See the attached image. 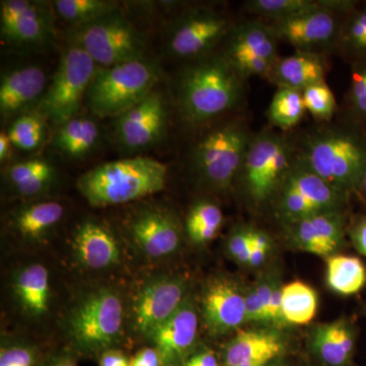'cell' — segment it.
Returning a JSON list of instances; mask_svg holds the SVG:
<instances>
[{
	"instance_id": "cell-1",
	"label": "cell",
	"mask_w": 366,
	"mask_h": 366,
	"mask_svg": "<svg viewBox=\"0 0 366 366\" xmlns=\"http://www.w3.org/2000/svg\"><path fill=\"white\" fill-rule=\"evenodd\" d=\"M243 78L225 55L207 54L192 59L177 79V104L192 124L211 122L242 101Z\"/></svg>"
},
{
	"instance_id": "cell-2",
	"label": "cell",
	"mask_w": 366,
	"mask_h": 366,
	"mask_svg": "<svg viewBox=\"0 0 366 366\" xmlns=\"http://www.w3.org/2000/svg\"><path fill=\"white\" fill-rule=\"evenodd\" d=\"M167 166L150 157L137 156L96 166L81 175L78 189L93 207L131 203L165 187Z\"/></svg>"
},
{
	"instance_id": "cell-3",
	"label": "cell",
	"mask_w": 366,
	"mask_h": 366,
	"mask_svg": "<svg viewBox=\"0 0 366 366\" xmlns=\"http://www.w3.org/2000/svg\"><path fill=\"white\" fill-rule=\"evenodd\" d=\"M159 79L160 69L147 59L113 66H98L85 101L96 117L117 118L154 91Z\"/></svg>"
},
{
	"instance_id": "cell-4",
	"label": "cell",
	"mask_w": 366,
	"mask_h": 366,
	"mask_svg": "<svg viewBox=\"0 0 366 366\" xmlns=\"http://www.w3.org/2000/svg\"><path fill=\"white\" fill-rule=\"evenodd\" d=\"M300 158L342 194L360 185L366 168V151L360 141L346 132L333 129L308 137Z\"/></svg>"
},
{
	"instance_id": "cell-5",
	"label": "cell",
	"mask_w": 366,
	"mask_h": 366,
	"mask_svg": "<svg viewBox=\"0 0 366 366\" xmlns=\"http://www.w3.org/2000/svg\"><path fill=\"white\" fill-rule=\"evenodd\" d=\"M252 139L240 122H226L207 132L192 151V165L197 177L211 189H230Z\"/></svg>"
},
{
	"instance_id": "cell-6",
	"label": "cell",
	"mask_w": 366,
	"mask_h": 366,
	"mask_svg": "<svg viewBox=\"0 0 366 366\" xmlns=\"http://www.w3.org/2000/svg\"><path fill=\"white\" fill-rule=\"evenodd\" d=\"M298 156L286 137L264 132L250 141L238 177L250 201L261 204L280 189Z\"/></svg>"
},
{
	"instance_id": "cell-7",
	"label": "cell",
	"mask_w": 366,
	"mask_h": 366,
	"mask_svg": "<svg viewBox=\"0 0 366 366\" xmlns=\"http://www.w3.org/2000/svg\"><path fill=\"white\" fill-rule=\"evenodd\" d=\"M97 69L90 55L71 43L62 53L59 67L36 112L56 127L79 117Z\"/></svg>"
},
{
	"instance_id": "cell-8",
	"label": "cell",
	"mask_w": 366,
	"mask_h": 366,
	"mask_svg": "<svg viewBox=\"0 0 366 366\" xmlns=\"http://www.w3.org/2000/svg\"><path fill=\"white\" fill-rule=\"evenodd\" d=\"M71 43L85 50L99 67L146 59L143 34L118 11L74 28Z\"/></svg>"
},
{
	"instance_id": "cell-9",
	"label": "cell",
	"mask_w": 366,
	"mask_h": 366,
	"mask_svg": "<svg viewBox=\"0 0 366 366\" xmlns=\"http://www.w3.org/2000/svg\"><path fill=\"white\" fill-rule=\"evenodd\" d=\"M69 333L76 346L85 351H101L114 345L122 336L124 305L110 288L92 291L71 310Z\"/></svg>"
},
{
	"instance_id": "cell-10",
	"label": "cell",
	"mask_w": 366,
	"mask_h": 366,
	"mask_svg": "<svg viewBox=\"0 0 366 366\" xmlns=\"http://www.w3.org/2000/svg\"><path fill=\"white\" fill-rule=\"evenodd\" d=\"M278 192L279 211L288 223L339 211L344 196L310 170L300 156Z\"/></svg>"
},
{
	"instance_id": "cell-11",
	"label": "cell",
	"mask_w": 366,
	"mask_h": 366,
	"mask_svg": "<svg viewBox=\"0 0 366 366\" xmlns=\"http://www.w3.org/2000/svg\"><path fill=\"white\" fill-rule=\"evenodd\" d=\"M225 14L201 7L182 14L171 26L167 50L178 59H197L209 54L214 46L232 30Z\"/></svg>"
},
{
	"instance_id": "cell-12",
	"label": "cell",
	"mask_w": 366,
	"mask_h": 366,
	"mask_svg": "<svg viewBox=\"0 0 366 366\" xmlns=\"http://www.w3.org/2000/svg\"><path fill=\"white\" fill-rule=\"evenodd\" d=\"M225 55L242 78L269 79L278 56V40L267 23L249 21L234 26L228 34Z\"/></svg>"
},
{
	"instance_id": "cell-13",
	"label": "cell",
	"mask_w": 366,
	"mask_h": 366,
	"mask_svg": "<svg viewBox=\"0 0 366 366\" xmlns=\"http://www.w3.org/2000/svg\"><path fill=\"white\" fill-rule=\"evenodd\" d=\"M347 4L324 1L320 9L284 20L269 21L267 25L277 40L292 45L297 51L317 53L327 46L336 44L340 31L337 13Z\"/></svg>"
},
{
	"instance_id": "cell-14",
	"label": "cell",
	"mask_w": 366,
	"mask_h": 366,
	"mask_svg": "<svg viewBox=\"0 0 366 366\" xmlns=\"http://www.w3.org/2000/svg\"><path fill=\"white\" fill-rule=\"evenodd\" d=\"M167 119L165 98L161 92L152 91L139 104L115 118L118 144L131 151L150 148L162 139Z\"/></svg>"
},
{
	"instance_id": "cell-15",
	"label": "cell",
	"mask_w": 366,
	"mask_h": 366,
	"mask_svg": "<svg viewBox=\"0 0 366 366\" xmlns=\"http://www.w3.org/2000/svg\"><path fill=\"white\" fill-rule=\"evenodd\" d=\"M187 297V283L177 277H162L147 284L132 307L134 329L152 337L182 307Z\"/></svg>"
},
{
	"instance_id": "cell-16",
	"label": "cell",
	"mask_w": 366,
	"mask_h": 366,
	"mask_svg": "<svg viewBox=\"0 0 366 366\" xmlns=\"http://www.w3.org/2000/svg\"><path fill=\"white\" fill-rule=\"evenodd\" d=\"M51 16L44 4L29 0H4L0 6V32L6 44L42 45L53 34Z\"/></svg>"
},
{
	"instance_id": "cell-17",
	"label": "cell",
	"mask_w": 366,
	"mask_h": 366,
	"mask_svg": "<svg viewBox=\"0 0 366 366\" xmlns=\"http://www.w3.org/2000/svg\"><path fill=\"white\" fill-rule=\"evenodd\" d=\"M202 314L209 333L227 334L247 322L245 295L232 280L213 279L204 289Z\"/></svg>"
},
{
	"instance_id": "cell-18",
	"label": "cell",
	"mask_w": 366,
	"mask_h": 366,
	"mask_svg": "<svg viewBox=\"0 0 366 366\" xmlns=\"http://www.w3.org/2000/svg\"><path fill=\"white\" fill-rule=\"evenodd\" d=\"M131 233L137 247L150 259H162L177 252L182 236L177 217L161 207L139 211L131 222Z\"/></svg>"
},
{
	"instance_id": "cell-19",
	"label": "cell",
	"mask_w": 366,
	"mask_h": 366,
	"mask_svg": "<svg viewBox=\"0 0 366 366\" xmlns=\"http://www.w3.org/2000/svg\"><path fill=\"white\" fill-rule=\"evenodd\" d=\"M47 86V76L39 66L19 67L6 72L0 84L1 117H18L37 109Z\"/></svg>"
},
{
	"instance_id": "cell-20",
	"label": "cell",
	"mask_w": 366,
	"mask_h": 366,
	"mask_svg": "<svg viewBox=\"0 0 366 366\" xmlns=\"http://www.w3.org/2000/svg\"><path fill=\"white\" fill-rule=\"evenodd\" d=\"M199 317L192 301L185 300L182 307L151 337L157 347L162 362L175 365L196 341Z\"/></svg>"
},
{
	"instance_id": "cell-21",
	"label": "cell",
	"mask_w": 366,
	"mask_h": 366,
	"mask_svg": "<svg viewBox=\"0 0 366 366\" xmlns=\"http://www.w3.org/2000/svg\"><path fill=\"white\" fill-rule=\"evenodd\" d=\"M72 249L86 269H108L120 261L117 238L106 226L94 221L78 226L72 237Z\"/></svg>"
},
{
	"instance_id": "cell-22",
	"label": "cell",
	"mask_w": 366,
	"mask_h": 366,
	"mask_svg": "<svg viewBox=\"0 0 366 366\" xmlns=\"http://www.w3.org/2000/svg\"><path fill=\"white\" fill-rule=\"evenodd\" d=\"M284 350L278 335L267 331L238 330L226 346V366H268Z\"/></svg>"
},
{
	"instance_id": "cell-23",
	"label": "cell",
	"mask_w": 366,
	"mask_h": 366,
	"mask_svg": "<svg viewBox=\"0 0 366 366\" xmlns=\"http://www.w3.org/2000/svg\"><path fill=\"white\" fill-rule=\"evenodd\" d=\"M326 62L319 53L297 51L277 60L269 79L278 88L303 91L325 81Z\"/></svg>"
},
{
	"instance_id": "cell-24",
	"label": "cell",
	"mask_w": 366,
	"mask_h": 366,
	"mask_svg": "<svg viewBox=\"0 0 366 366\" xmlns=\"http://www.w3.org/2000/svg\"><path fill=\"white\" fill-rule=\"evenodd\" d=\"M355 332L345 320L315 327L312 348L315 356L327 366H350L355 350Z\"/></svg>"
},
{
	"instance_id": "cell-25",
	"label": "cell",
	"mask_w": 366,
	"mask_h": 366,
	"mask_svg": "<svg viewBox=\"0 0 366 366\" xmlns=\"http://www.w3.org/2000/svg\"><path fill=\"white\" fill-rule=\"evenodd\" d=\"M56 178V170L45 159L34 158L9 166L6 180L21 197L39 196L49 189Z\"/></svg>"
},
{
	"instance_id": "cell-26",
	"label": "cell",
	"mask_w": 366,
	"mask_h": 366,
	"mask_svg": "<svg viewBox=\"0 0 366 366\" xmlns=\"http://www.w3.org/2000/svg\"><path fill=\"white\" fill-rule=\"evenodd\" d=\"M14 292L26 312L44 315L49 307V273L43 264H34L21 269L14 280Z\"/></svg>"
},
{
	"instance_id": "cell-27",
	"label": "cell",
	"mask_w": 366,
	"mask_h": 366,
	"mask_svg": "<svg viewBox=\"0 0 366 366\" xmlns=\"http://www.w3.org/2000/svg\"><path fill=\"white\" fill-rule=\"evenodd\" d=\"M64 215L61 204L39 202L21 208L11 217V226L26 239H39L60 222Z\"/></svg>"
},
{
	"instance_id": "cell-28",
	"label": "cell",
	"mask_w": 366,
	"mask_h": 366,
	"mask_svg": "<svg viewBox=\"0 0 366 366\" xmlns=\"http://www.w3.org/2000/svg\"><path fill=\"white\" fill-rule=\"evenodd\" d=\"M99 127L90 118L76 117L57 127L52 144L71 158H81L93 150L99 139Z\"/></svg>"
},
{
	"instance_id": "cell-29",
	"label": "cell",
	"mask_w": 366,
	"mask_h": 366,
	"mask_svg": "<svg viewBox=\"0 0 366 366\" xmlns=\"http://www.w3.org/2000/svg\"><path fill=\"white\" fill-rule=\"evenodd\" d=\"M329 287L342 295L360 292L366 284V269L360 259L350 255H334L327 262Z\"/></svg>"
},
{
	"instance_id": "cell-30",
	"label": "cell",
	"mask_w": 366,
	"mask_h": 366,
	"mask_svg": "<svg viewBox=\"0 0 366 366\" xmlns=\"http://www.w3.org/2000/svg\"><path fill=\"white\" fill-rule=\"evenodd\" d=\"M282 308L289 324L307 325L317 314V293L302 282H292L282 287Z\"/></svg>"
},
{
	"instance_id": "cell-31",
	"label": "cell",
	"mask_w": 366,
	"mask_h": 366,
	"mask_svg": "<svg viewBox=\"0 0 366 366\" xmlns=\"http://www.w3.org/2000/svg\"><path fill=\"white\" fill-rule=\"evenodd\" d=\"M223 214L216 204L199 202L190 209L187 219V232L190 242L204 244L216 237L222 227Z\"/></svg>"
},
{
	"instance_id": "cell-32",
	"label": "cell",
	"mask_w": 366,
	"mask_h": 366,
	"mask_svg": "<svg viewBox=\"0 0 366 366\" xmlns=\"http://www.w3.org/2000/svg\"><path fill=\"white\" fill-rule=\"evenodd\" d=\"M305 112L301 91L278 88L269 106L268 118L274 127L287 131L300 124Z\"/></svg>"
},
{
	"instance_id": "cell-33",
	"label": "cell",
	"mask_w": 366,
	"mask_h": 366,
	"mask_svg": "<svg viewBox=\"0 0 366 366\" xmlns=\"http://www.w3.org/2000/svg\"><path fill=\"white\" fill-rule=\"evenodd\" d=\"M53 6L57 14L74 28L118 11L117 2L107 0H56Z\"/></svg>"
},
{
	"instance_id": "cell-34",
	"label": "cell",
	"mask_w": 366,
	"mask_h": 366,
	"mask_svg": "<svg viewBox=\"0 0 366 366\" xmlns=\"http://www.w3.org/2000/svg\"><path fill=\"white\" fill-rule=\"evenodd\" d=\"M324 6L317 0H250L245 2L249 14H257L267 21L284 20Z\"/></svg>"
},
{
	"instance_id": "cell-35",
	"label": "cell",
	"mask_w": 366,
	"mask_h": 366,
	"mask_svg": "<svg viewBox=\"0 0 366 366\" xmlns=\"http://www.w3.org/2000/svg\"><path fill=\"white\" fill-rule=\"evenodd\" d=\"M45 120L36 110L24 113L14 119L7 132L13 146L23 151L39 148L45 137Z\"/></svg>"
},
{
	"instance_id": "cell-36",
	"label": "cell",
	"mask_w": 366,
	"mask_h": 366,
	"mask_svg": "<svg viewBox=\"0 0 366 366\" xmlns=\"http://www.w3.org/2000/svg\"><path fill=\"white\" fill-rule=\"evenodd\" d=\"M303 104L312 117L320 120H329L336 109V99L326 81L315 84L301 91Z\"/></svg>"
},
{
	"instance_id": "cell-37",
	"label": "cell",
	"mask_w": 366,
	"mask_h": 366,
	"mask_svg": "<svg viewBox=\"0 0 366 366\" xmlns=\"http://www.w3.org/2000/svg\"><path fill=\"white\" fill-rule=\"evenodd\" d=\"M336 44L347 53H366V9L340 26Z\"/></svg>"
},
{
	"instance_id": "cell-38",
	"label": "cell",
	"mask_w": 366,
	"mask_h": 366,
	"mask_svg": "<svg viewBox=\"0 0 366 366\" xmlns=\"http://www.w3.org/2000/svg\"><path fill=\"white\" fill-rule=\"evenodd\" d=\"M252 229H239L229 237V254L239 264H249L252 252Z\"/></svg>"
},
{
	"instance_id": "cell-39",
	"label": "cell",
	"mask_w": 366,
	"mask_h": 366,
	"mask_svg": "<svg viewBox=\"0 0 366 366\" xmlns=\"http://www.w3.org/2000/svg\"><path fill=\"white\" fill-rule=\"evenodd\" d=\"M349 101L354 112L366 115V64L353 71Z\"/></svg>"
},
{
	"instance_id": "cell-40",
	"label": "cell",
	"mask_w": 366,
	"mask_h": 366,
	"mask_svg": "<svg viewBox=\"0 0 366 366\" xmlns=\"http://www.w3.org/2000/svg\"><path fill=\"white\" fill-rule=\"evenodd\" d=\"M0 366H34V354L26 347L11 346L2 348Z\"/></svg>"
},
{
	"instance_id": "cell-41",
	"label": "cell",
	"mask_w": 366,
	"mask_h": 366,
	"mask_svg": "<svg viewBox=\"0 0 366 366\" xmlns=\"http://www.w3.org/2000/svg\"><path fill=\"white\" fill-rule=\"evenodd\" d=\"M245 312H247V322H266L264 303L255 286L245 295Z\"/></svg>"
},
{
	"instance_id": "cell-42",
	"label": "cell",
	"mask_w": 366,
	"mask_h": 366,
	"mask_svg": "<svg viewBox=\"0 0 366 366\" xmlns=\"http://www.w3.org/2000/svg\"><path fill=\"white\" fill-rule=\"evenodd\" d=\"M162 358L157 349L144 348L131 360V366H161Z\"/></svg>"
},
{
	"instance_id": "cell-43",
	"label": "cell",
	"mask_w": 366,
	"mask_h": 366,
	"mask_svg": "<svg viewBox=\"0 0 366 366\" xmlns=\"http://www.w3.org/2000/svg\"><path fill=\"white\" fill-rule=\"evenodd\" d=\"M100 366H131V360L119 351L106 350L101 356Z\"/></svg>"
},
{
	"instance_id": "cell-44",
	"label": "cell",
	"mask_w": 366,
	"mask_h": 366,
	"mask_svg": "<svg viewBox=\"0 0 366 366\" xmlns=\"http://www.w3.org/2000/svg\"><path fill=\"white\" fill-rule=\"evenodd\" d=\"M351 235L356 249L366 257V218L354 227Z\"/></svg>"
},
{
	"instance_id": "cell-45",
	"label": "cell",
	"mask_w": 366,
	"mask_h": 366,
	"mask_svg": "<svg viewBox=\"0 0 366 366\" xmlns=\"http://www.w3.org/2000/svg\"><path fill=\"white\" fill-rule=\"evenodd\" d=\"M187 362L194 366H219L215 354L209 350L197 353Z\"/></svg>"
},
{
	"instance_id": "cell-46",
	"label": "cell",
	"mask_w": 366,
	"mask_h": 366,
	"mask_svg": "<svg viewBox=\"0 0 366 366\" xmlns=\"http://www.w3.org/2000/svg\"><path fill=\"white\" fill-rule=\"evenodd\" d=\"M13 146L11 139H9L7 132H1L0 134V161L7 160L11 155V148Z\"/></svg>"
},
{
	"instance_id": "cell-47",
	"label": "cell",
	"mask_w": 366,
	"mask_h": 366,
	"mask_svg": "<svg viewBox=\"0 0 366 366\" xmlns=\"http://www.w3.org/2000/svg\"><path fill=\"white\" fill-rule=\"evenodd\" d=\"M268 252L264 250L252 249V254H250L249 266L259 267L261 266L264 259H266Z\"/></svg>"
},
{
	"instance_id": "cell-48",
	"label": "cell",
	"mask_w": 366,
	"mask_h": 366,
	"mask_svg": "<svg viewBox=\"0 0 366 366\" xmlns=\"http://www.w3.org/2000/svg\"><path fill=\"white\" fill-rule=\"evenodd\" d=\"M52 366H78L74 361L69 360V358H64V360H60L54 363Z\"/></svg>"
},
{
	"instance_id": "cell-49",
	"label": "cell",
	"mask_w": 366,
	"mask_h": 366,
	"mask_svg": "<svg viewBox=\"0 0 366 366\" xmlns=\"http://www.w3.org/2000/svg\"><path fill=\"white\" fill-rule=\"evenodd\" d=\"M360 187L361 189H362L363 194H365V196L366 197V168L365 170V173H363L362 179H361Z\"/></svg>"
},
{
	"instance_id": "cell-50",
	"label": "cell",
	"mask_w": 366,
	"mask_h": 366,
	"mask_svg": "<svg viewBox=\"0 0 366 366\" xmlns=\"http://www.w3.org/2000/svg\"><path fill=\"white\" fill-rule=\"evenodd\" d=\"M268 366H283L281 362H279V361H274L273 363H271V365H269Z\"/></svg>"
},
{
	"instance_id": "cell-51",
	"label": "cell",
	"mask_w": 366,
	"mask_h": 366,
	"mask_svg": "<svg viewBox=\"0 0 366 366\" xmlns=\"http://www.w3.org/2000/svg\"><path fill=\"white\" fill-rule=\"evenodd\" d=\"M187 366H194V365H190V363L187 362Z\"/></svg>"
}]
</instances>
